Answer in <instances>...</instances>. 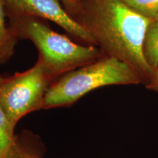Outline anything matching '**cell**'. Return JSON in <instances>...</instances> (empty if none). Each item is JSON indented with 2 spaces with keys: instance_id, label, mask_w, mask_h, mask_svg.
<instances>
[{
  "instance_id": "obj_1",
  "label": "cell",
  "mask_w": 158,
  "mask_h": 158,
  "mask_svg": "<svg viewBox=\"0 0 158 158\" xmlns=\"http://www.w3.org/2000/svg\"><path fill=\"white\" fill-rule=\"evenodd\" d=\"M66 11L88 31L103 56L116 58L149 81L153 70L143 54V41L151 20L122 0H80Z\"/></svg>"
},
{
  "instance_id": "obj_2",
  "label": "cell",
  "mask_w": 158,
  "mask_h": 158,
  "mask_svg": "<svg viewBox=\"0 0 158 158\" xmlns=\"http://www.w3.org/2000/svg\"><path fill=\"white\" fill-rule=\"evenodd\" d=\"M15 37L27 38L39 52L40 62L51 78L98 60L103 56L95 45L76 44L68 37L51 30L34 17L10 19L9 27Z\"/></svg>"
},
{
  "instance_id": "obj_3",
  "label": "cell",
  "mask_w": 158,
  "mask_h": 158,
  "mask_svg": "<svg viewBox=\"0 0 158 158\" xmlns=\"http://www.w3.org/2000/svg\"><path fill=\"white\" fill-rule=\"evenodd\" d=\"M139 84H143V79L130 65L114 57L102 56L53 83L45 92L43 108L72 104L90 91L106 86Z\"/></svg>"
},
{
  "instance_id": "obj_4",
  "label": "cell",
  "mask_w": 158,
  "mask_h": 158,
  "mask_svg": "<svg viewBox=\"0 0 158 158\" xmlns=\"http://www.w3.org/2000/svg\"><path fill=\"white\" fill-rule=\"evenodd\" d=\"M51 79L40 62L26 72L4 78L0 104L13 127L26 114L43 107Z\"/></svg>"
},
{
  "instance_id": "obj_5",
  "label": "cell",
  "mask_w": 158,
  "mask_h": 158,
  "mask_svg": "<svg viewBox=\"0 0 158 158\" xmlns=\"http://www.w3.org/2000/svg\"><path fill=\"white\" fill-rule=\"evenodd\" d=\"M5 2L6 15L10 19L34 17L49 20L77 38L95 45L92 37L63 8L59 0H5Z\"/></svg>"
},
{
  "instance_id": "obj_6",
  "label": "cell",
  "mask_w": 158,
  "mask_h": 158,
  "mask_svg": "<svg viewBox=\"0 0 158 158\" xmlns=\"http://www.w3.org/2000/svg\"><path fill=\"white\" fill-rule=\"evenodd\" d=\"M142 48L146 62L154 71L158 66V19L152 20L148 25Z\"/></svg>"
},
{
  "instance_id": "obj_7",
  "label": "cell",
  "mask_w": 158,
  "mask_h": 158,
  "mask_svg": "<svg viewBox=\"0 0 158 158\" xmlns=\"http://www.w3.org/2000/svg\"><path fill=\"white\" fill-rule=\"evenodd\" d=\"M5 2L0 0V64L7 60L14 51L16 37L6 26Z\"/></svg>"
},
{
  "instance_id": "obj_8",
  "label": "cell",
  "mask_w": 158,
  "mask_h": 158,
  "mask_svg": "<svg viewBox=\"0 0 158 158\" xmlns=\"http://www.w3.org/2000/svg\"><path fill=\"white\" fill-rule=\"evenodd\" d=\"M14 127L0 104V158H7L13 144Z\"/></svg>"
},
{
  "instance_id": "obj_9",
  "label": "cell",
  "mask_w": 158,
  "mask_h": 158,
  "mask_svg": "<svg viewBox=\"0 0 158 158\" xmlns=\"http://www.w3.org/2000/svg\"><path fill=\"white\" fill-rule=\"evenodd\" d=\"M128 7L142 16L158 19V0H122Z\"/></svg>"
},
{
  "instance_id": "obj_10",
  "label": "cell",
  "mask_w": 158,
  "mask_h": 158,
  "mask_svg": "<svg viewBox=\"0 0 158 158\" xmlns=\"http://www.w3.org/2000/svg\"><path fill=\"white\" fill-rule=\"evenodd\" d=\"M145 87L150 91L158 92V66L154 70L149 81L145 84Z\"/></svg>"
},
{
  "instance_id": "obj_11",
  "label": "cell",
  "mask_w": 158,
  "mask_h": 158,
  "mask_svg": "<svg viewBox=\"0 0 158 158\" xmlns=\"http://www.w3.org/2000/svg\"><path fill=\"white\" fill-rule=\"evenodd\" d=\"M79 1L80 0H62V2L64 4L65 10H67L74 7L78 3Z\"/></svg>"
},
{
  "instance_id": "obj_12",
  "label": "cell",
  "mask_w": 158,
  "mask_h": 158,
  "mask_svg": "<svg viewBox=\"0 0 158 158\" xmlns=\"http://www.w3.org/2000/svg\"><path fill=\"white\" fill-rule=\"evenodd\" d=\"M19 158H31V156L29 155H27V154L22 153L19 156Z\"/></svg>"
},
{
  "instance_id": "obj_13",
  "label": "cell",
  "mask_w": 158,
  "mask_h": 158,
  "mask_svg": "<svg viewBox=\"0 0 158 158\" xmlns=\"http://www.w3.org/2000/svg\"><path fill=\"white\" fill-rule=\"evenodd\" d=\"M3 81H4V78H2V77L0 76V86H1L2 84Z\"/></svg>"
},
{
  "instance_id": "obj_14",
  "label": "cell",
  "mask_w": 158,
  "mask_h": 158,
  "mask_svg": "<svg viewBox=\"0 0 158 158\" xmlns=\"http://www.w3.org/2000/svg\"><path fill=\"white\" fill-rule=\"evenodd\" d=\"M31 158H37V157H32V156H31Z\"/></svg>"
}]
</instances>
